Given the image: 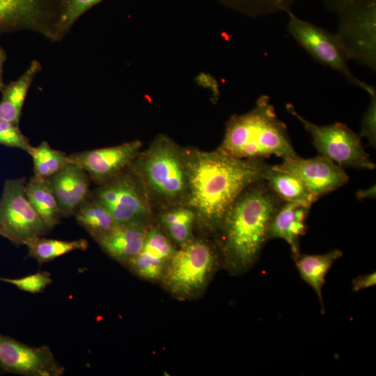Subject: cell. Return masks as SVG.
I'll return each mask as SVG.
<instances>
[{
  "label": "cell",
  "instance_id": "obj_1",
  "mask_svg": "<svg viewBox=\"0 0 376 376\" xmlns=\"http://www.w3.org/2000/svg\"><path fill=\"white\" fill-rule=\"evenodd\" d=\"M188 180L185 205L196 220L218 229L231 204L250 184L263 178L268 165L263 159H240L217 148H184Z\"/></svg>",
  "mask_w": 376,
  "mask_h": 376
},
{
  "label": "cell",
  "instance_id": "obj_2",
  "mask_svg": "<svg viewBox=\"0 0 376 376\" xmlns=\"http://www.w3.org/2000/svg\"><path fill=\"white\" fill-rule=\"evenodd\" d=\"M283 201L263 179L248 185L226 212L218 229L221 249L234 273L249 269L269 240L271 220Z\"/></svg>",
  "mask_w": 376,
  "mask_h": 376
},
{
  "label": "cell",
  "instance_id": "obj_3",
  "mask_svg": "<svg viewBox=\"0 0 376 376\" xmlns=\"http://www.w3.org/2000/svg\"><path fill=\"white\" fill-rule=\"evenodd\" d=\"M217 148L240 159L264 160L275 155L285 160L298 156L286 125L277 116L267 95H260L251 111L229 118Z\"/></svg>",
  "mask_w": 376,
  "mask_h": 376
},
{
  "label": "cell",
  "instance_id": "obj_4",
  "mask_svg": "<svg viewBox=\"0 0 376 376\" xmlns=\"http://www.w3.org/2000/svg\"><path fill=\"white\" fill-rule=\"evenodd\" d=\"M129 168L143 185L152 206L166 209L186 204L187 171L184 148L164 135L140 150Z\"/></svg>",
  "mask_w": 376,
  "mask_h": 376
},
{
  "label": "cell",
  "instance_id": "obj_5",
  "mask_svg": "<svg viewBox=\"0 0 376 376\" xmlns=\"http://www.w3.org/2000/svg\"><path fill=\"white\" fill-rule=\"evenodd\" d=\"M287 14L288 33L315 61L340 73L349 84L364 90L369 95L376 92L375 87L352 73L350 59L336 33L305 21L292 10Z\"/></svg>",
  "mask_w": 376,
  "mask_h": 376
},
{
  "label": "cell",
  "instance_id": "obj_6",
  "mask_svg": "<svg viewBox=\"0 0 376 376\" xmlns=\"http://www.w3.org/2000/svg\"><path fill=\"white\" fill-rule=\"evenodd\" d=\"M336 15V34L350 60L376 71V0H351Z\"/></svg>",
  "mask_w": 376,
  "mask_h": 376
},
{
  "label": "cell",
  "instance_id": "obj_7",
  "mask_svg": "<svg viewBox=\"0 0 376 376\" xmlns=\"http://www.w3.org/2000/svg\"><path fill=\"white\" fill-rule=\"evenodd\" d=\"M287 111L296 118L312 137V143L320 155L341 167L373 170L375 164L365 151L361 137L341 123L320 125L301 116L295 107L288 103Z\"/></svg>",
  "mask_w": 376,
  "mask_h": 376
},
{
  "label": "cell",
  "instance_id": "obj_8",
  "mask_svg": "<svg viewBox=\"0 0 376 376\" xmlns=\"http://www.w3.org/2000/svg\"><path fill=\"white\" fill-rule=\"evenodd\" d=\"M216 266V256L204 242L190 240L181 245L166 263L163 277L171 292L181 297L203 290Z\"/></svg>",
  "mask_w": 376,
  "mask_h": 376
},
{
  "label": "cell",
  "instance_id": "obj_9",
  "mask_svg": "<svg viewBox=\"0 0 376 376\" xmlns=\"http://www.w3.org/2000/svg\"><path fill=\"white\" fill-rule=\"evenodd\" d=\"M92 196L111 213L119 224L148 226L152 205L137 176L128 167L111 180L98 185Z\"/></svg>",
  "mask_w": 376,
  "mask_h": 376
},
{
  "label": "cell",
  "instance_id": "obj_10",
  "mask_svg": "<svg viewBox=\"0 0 376 376\" xmlns=\"http://www.w3.org/2000/svg\"><path fill=\"white\" fill-rule=\"evenodd\" d=\"M26 178L7 180L0 198V236L16 246L49 231L26 195Z\"/></svg>",
  "mask_w": 376,
  "mask_h": 376
},
{
  "label": "cell",
  "instance_id": "obj_11",
  "mask_svg": "<svg viewBox=\"0 0 376 376\" xmlns=\"http://www.w3.org/2000/svg\"><path fill=\"white\" fill-rule=\"evenodd\" d=\"M60 0H0V35L30 31L52 40Z\"/></svg>",
  "mask_w": 376,
  "mask_h": 376
},
{
  "label": "cell",
  "instance_id": "obj_12",
  "mask_svg": "<svg viewBox=\"0 0 376 376\" xmlns=\"http://www.w3.org/2000/svg\"><path fill=\"white\" fill-rule=\"evenodd\" d=\"M0 369L24 376H61L65 371L48 346L32 347L1 334Z\"/></svg>",
  "mask_w": 376,
  "mask_h": 376
},
{
  "label": "cell",
  "instance_id": "obj_13",
  "mask_svg": "<svg viewBox=\"0 0 376 376\" xmlns=\"http://www.w3.org/2000/svg\"><path fill=\"white\" fill-rule=\"evenodd\" d=\"M139 139L121 144L68 155L70 162L84 169L91 181L102 185L114 178L131 164L141 150Z\"/></svg>",
  "mask_w": 376,
  "mask_h": 376
},
{
  "label": "cell",
  "instance_id": "obj_14",
  "mask_svg": "<svg viewBox=\"0 0 376 376\" xmlns=\"http://www.w3.org/2000/svg\"><path fill=\"white\" fill-rule=\"evenodd\" d=\"M274 167L298 178L317 201L349 180L343 167L321 155L310 159H303L298 155L285 159Z\"/></svg>",
  "mask_w": 376,
  "mask_h": 376
},
{
  "label": "cell",
  "instance_id": "obj_15",
  "mask_svg": "<svg viewBox=\"0 0 376 376\" xmlns=\"http://www.w3.org/2000/svg\"><path fill=\"white\" fill-rule=\"evenodd\" d=\"M44 180L54 196L63 217L73 215L92 193L89 175L72 162Z\"/></svg>",
  "mask_w": 376,
  "mask_h": 376
},
{
  "label": "cell",
  "instance_id": "obj_16",
  "mask_svg": "<svg viewBox=\"0 0 376 376\" xmlns=\"http://www.w3.org/2000/svg\"><path fill=\"white\" fill-rule=\"evenodd\" d=\"M148 230L147 225L119 224L95 241L109 256L128 264L141 252Z\"/></svg>",
  "mask_w": 376,
  "mask_h": 376
},
{
  "label": "cell",
  "instance_id": "obj_17",
  "mask_svg": "<svg viewBox=\"0 0 376 376\" xmlns=\"http://www.w3.org/2000/svg\"><path fill=\"white\" fill-rule=\"evenodd\" d=\"M310 209L301 203L283 202L271 220L269 240H283L290 246L292 256L299 253V240L306 233V221Z\"/></svg>",
  "mask_w": 376,
  "mask_h": 376
},
{
  "label": "cell",
  "instance_id": "obj_18",
  "mask_svg": "<svg viewBox=\"0 0 376 376\" xmlns=\"http://www.w3.org/2000/svg\"><path fill=\"white\" fill-rule=\"evenodd\" d=\"M41 70V63L37 60H33L20 77L4 86L1 91L0 118L19 126L27 93Z\"/></svg>",
  "mask_w": 376,
  "mask_h": 376
},
{
  "label": "cell",
  "instance_id": "obj_19",
  "mask_svg": "<svg viewBox=\"0 0 376 376\" xmlns=\"http://www.w3.org/2000/svg\"><path fill=\"white\" fill-rule=\"evenodd\" d=\"M340 250L335 249L323 254H306L300 252L292 256L301 278L307 283L317 294L324 313L322 295L325 276L336 260L342 256Z\"/></svg>",
  "mask_w": 376,
  "mask_h": 376
},
{
  "label": "cell",
  "instance_id": "obj_20",
  "mask_svg": "<svg viewBox=\"0 0 376 376\" xmlns=\"http://www.w3.org/2000/svg\"><path fill=\"white\" fill-rule=\"evenodd\" d=\"M263 179L284 202L297 203L311 207L317 201L305 185L296 176L267 165Z\"/></svg>",
  "mask_w": 376,
  "mask_h": 376
},
{
  "label": "cell",
  "instance_id": "obj_21",
  "mask_svg": "<svg viewBox=\"0 0 376 376\" xmlns=\"http://www.w3.org/2000/svg\"><path fill=\"white\" fill-rule=\"evenodd\" d=\"M26 197L49 230L59 224L63 217L58 203L51 190L42 180L33 176L26 183Z\"/></svg>",
  "mask_w": 376,
  "mask_h": 376
},
{
  "label": "cell",
  "instance_id": "obj_22",
  "mask_svg": "<svg viewBox=\"0 0 376 376\" xmlns=\"http://www.w3.org/2000/svg\"><path fill=\"white\" fill-rule=\"evenodd\" d=\"M77 222L96 240L116 224L108 210L91 195L76 210Z\"/></svg>",
  "mask_w": 376,
  "mask_h": 376
},
{
  "label": "cell",
  "instance_id": "obj_23",
  "mask_svg": "<svg viewBox=\"0 0 376 376\" xmlns=\"http://www.w3.org/2000/svg\"><path fill=\"white\" fill-rule=\"evenodd\" d=\"M88 245V242L84 239L65 241L48 239L43 236L35 237L26 244L29 256L36 259L40 265L76 250L84 251Z\"/></svg>",
  "mask_w": 376,
  "mask_h": 376
},
{
  "label": "cell",
  "instance_id": "obj_24",
  "mask_svg": "<svg viewBox=\"0 0 376 376\" xmlns=\"http://www.w3.org/2000/svg\"><path fill=\"white\" fill-rule=\"evenodd\" d=\"M195 220L194 212L185 205L164 209L160 216L161 224L169 237L180 245L191 239L192 226Z\"/></svg>",
  "mask_w": 376,
  "mask_h": 376
},
{
  "label": "cell",
  "instance_id": "obj_25",
  "mask_svg": "<svg viewBox=\"0 0 376 376\" xmlns=\"http://www.w3.org/2000/svg\"><path fill=\"white\" fill-rule=\"evenodd\" d=\"M33 162V176L44 180L65 167L70 161L65 152L52 148L43 141L37 146H31L27 152Z\"/></svg>",
  "mask_w": 376,
  "mask_h": 376
},
{
  "label": "cell",
  "instance_id": "obj_26",
  "mask_svg": "<svg viewBox=\"0 0 376 376\" xmlns=\"http://www.w3.org/2000/svg\"><path fill=\"white\" fill-rule=\"evenodd\" d=\"M104 0H60L58 18L52 42H60L87 11Z\"/></svg>",
  "mask_w": 376,
  "mask_h": 376
},
{
  "label": "cell",
  "instance_id": "obj_27",
  "mask_svg": "<svg viewBox=\"0 0 376 376\" xmlns=\"http://www.w3.org/2000/svg\"><path fill=\"white\" fill-rule=\"evenodd\" d=\"M224 5L251 17L288 13L296 0H219Z\"/></svg>",
  "mask_w": 376,
  "mask_h": 376
},
{
  "label": "cell",
  "instance_id": "obj_28",
  "mask_svg": "<svg viewBox=\"0 0 376 376\" xmlns=\"http://www.w3.org/2000/svg\"><path fill=\"white\" fill-rule=\"evenodd\" d=\"M166 263L164 260L141 249L128 265L141 277L155 279L163 275Z\"/></svg>",
  "mask_w": 376,
  "mask_h": 376
},
{
  "label": "cell",
  "instance_id": "obj_29",
  "mask_svg": "<svg viewBox=\"0 0 376 376\" xmlns=\"http://www.w3.org/2000/svg\"><path fill=\"white\" fill-rule=\"evenodd\" d=\"M142 249L166 263L177 250L166 235L155 226L148 228Z\"/></svg>",
  "mask_w": 376,
  "mask_h": 376
},
{
  "label": "cell",
  "instance_id": "obj_30",
  "mask_svg": "<svg viewBox=\"0 0 376 376\" xmlns=\"http://www.w3.org/2000/svg\"><path fill=\"white\" fill-rule=\"evenodd\" d=\"M0 281L30 293L42 292L52 282L48 272H40L20 278H0Z\"/></svg>",
  "mask_w": 376,
  "mask_h": 376
},
{
  "label": "cell",
  "instance_id": "obj_31",
  "mask_svg": "<svg viewBox=\"0 0 376 376\" xmlns=\"http://www.w3.org/2000/svg\"><path fill=\"white\" fill-rule=\"evenodd\" d=\"M0 145L29 152L32 145L19 126L0 118Z\"/></svg>",
  "mask_w": 376,
  "mask_h": 376
},
{
  "label": "cell",
  "instance_id": "obj_32",
  "mask_svg": "<svg viewBox=\"0 0 376 376\" xmlns=\"http://www.w3.org/2000/svg\"><path fill=\"white\" fill-rule=\"evenodd\" d=\"M370 104L363 113L359 136L365 137L374 148L376 146V92L370 95Z\"/></svg>",
  "mask_w": 376,
  "mask_h": 376
},
{
  "label": "cell",
  "instance_id": "obj_33",
  "mask_svg": "<svg viewBox=\"0 0 376 376\" xmlns=\"http://www.w3.org/2000/svg\"><path fill=\"white\" fill-rule=\"evenodd\" d=\"M352 290L354 292L373 286L376 283L375 272L359 276L352 280Z\"/></svg>",
  "mask_w": 376,
  "mask_h": 376
},
{
  "label": "cell",
  "instance_id": "obj_34",
  "mask_svg": "<svg viewBox=\"0 0 376 376\" xmlns=\"http://www.w3.org/2000/svg\"><path fill=\"white\" fill-rule=\"evenodd\" d=\"M351 0H321L324 8L330 13L336 14Z\"/></svg>",
  "mask_w": 376,
  "mask_h": 376
},
{
  "label": "cell",
  "instance_id": "obj_35",
  "mask_svg": "<svg viewBox=\"0 0 376 376\" xmlns=\"http://www.w3.org/2000/svg\"><path fill=\"white\" fill-rule=\"evenodd\" d=\"M357 197L359 200L363 198H375V186L373 185L371 187L364 189L359 190L356 194Z\"/></svg>",
  "mask_w": 376,
  "mask_h": 376
},
{
  "label": "cell",
  "instance_id": "obj_36",
  "mask_svg": "<svg viewBox=\"0 0 376 376\" xmlns=\"http://www.w3.org/2000/svg\"><path fill=\"white\" fill-rule=\"evenodd\" d=\"M6 60V53L0 45V92L3 90L5 84L3 83V65Z\"/></svg>",
  "mask_w": 376,
  "mask_h": 376
}]
</instances>
